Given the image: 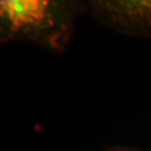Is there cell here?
I'll use <instances>...</instances> for the list:
<instances>
[{"instance_id": "cell-3", "label": "cell", "mask_w": 151, "mask_h": 151, "mask_svg": "<svg viewBox=\"0 0 151 151\" xmlns=\"http://www.w3.org/2000/svg\"><path fill=\"white\" fill-rule=\"evenodd\" d=\"M120 151H136V150H120Z\"/></svg>"}, {"instance_id": "cell-1", "label": "cell", "mask_w": 151, "mask_h": 151, "mask_svg": "<svg viewBox=\"0 0 151 151\" xmlns=\"http://www.w3.org/2000/svg\"><path fill=\"white\" fill-rule=\"evenodd\" d=\"M86 3L72 0H1L0 39L27 42L62 53L72 38Z\"/></svg>"}, {"instance_id": "cell-2", "label": "cell", "mask_w": 151, "mask_h": 151, "mask_svg": "<svg viewBox=\"0 0 151 151\" xmlns=\"http://www.w3.org/2000/svg\"><path fill=\"white\" fill-rule=\"evenodd\" d=\"M86 12L113 30L151 39V0L86 1Z\"/></svg>"}]
</instances>
